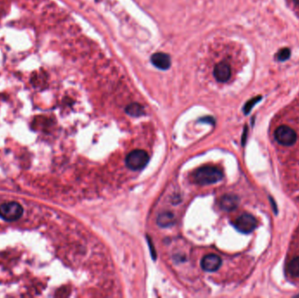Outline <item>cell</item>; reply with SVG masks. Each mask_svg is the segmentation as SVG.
<instances>
[{"label": "cell", "instance_id": "1", "mask_svg": "<svg viewBox=\"0 0 299 298\" xmlns=\"http://www.w3.org/2000/svg\"><path fill=\"white\" fill-rule=\"evenodd\" d=\"M223 178V173L220 169L215 166L207 165L198 169L194 174V180L197 184L201 185L215 184L221 180Z\"/></svg>", "mask_w": 299, "mask_h": 298}, {"label": "cell", "instance_id": "2", "mask_svg": "<svg viewBox=\"0 0 299 298\" xmlns=\"http://www.w3.org/2000/svg\"><path fill=\"white\" fill-rule=\"evenodd\" d=\"M23 212V208L15 201L6 202L0 206V218L8 222L19 220Z\"/></svg>", "mask_w": 299, "mask_h": 298}, {"label": "cell", "instance_id": "3", "mask_svg": "<svg viewBox=\"0 0 299 298\" xmlns=\"http://www.w3.org/2000/svg\"><path fill=\"white\" fill-rule=\"evenodd\" d=\"M149 155L143 149H135L126 157V165L132 171L145 168L149 162Z\"/></svg>", "mask_w": 299, "mask_h": 298}, {"label": "cell", "instance_id": "4", "mask_svg": "<svg viewBox=\"0 0 299 298\" xmlns=\"http://www.w3.org/2000/svg\"><path fill=\"white\" fill-rule=\"evenodd\" d=\"M274 137L276 142L283 146H293L298 139L295 130L287 125H281L276 128Z\"/></svg>", "mask_w": 299, "mask_h": 298}, {"label": "cell", "instance_id": "5", "mask_svg": "<svg viewBox=\"0 0 299 298\" xmlns=\"http://www.w3.org/2000/svg\"><path fill=\"white\" fill-rule=\"evenodd\" d=\"M257 220L254 216L248 213H243L238 217L234 222L235 228L242 234H250L257 227Z\"/></svg>", "mask_w": 299, "mask_h": 298}, {"label": "cell", "instance_id": "6", "mask_svg": "<svg viewBox=\"0 0 299 298\" xmlns=\"http://www.w3.org/2000/svg\"><path fill=\"white\" fill-rule=\"evenodd\" d=\"M213 76L219 83H227L231 77V68L228 63H218L213 69Z\"/></svg>", "mask_w": 299, "mask_h": 298}, {"label": "cell", "instance_id": "7", "mask_svg": "<svg viewBox=\"0 0 299 298\" xmlns=\"http://www.w3.org/2000/svg\"><path fill=\"white\" fill-rule=\"evenodd\" d=\"M201 265V268L205 271L214 272V271L218 270L221 266V259L218 255L210 254V255H206L202 258Z\"/></svg>", "mask_w": 299, "mask_h": 298}, {"label": "cell", "instance_id": "8", "mask_svg": "<svg viewBox=\"0 0 299 298\" xmlns=\"http://www.w3.org/2000/svg\"><path fill=\"white\" fill-rule=\"evenodd\" d=\"M150 61L153 64V66L160 70H167L172 65L171 57L165 53L154 54L150 58Z\"/></svg>", "mask_w": 299, "mask_h": 298}, {"label": "cell", "instance_id": "9", "mask_svg": "<svg viewBox=\"0 0 299 298\" xmlns=\"http://www.w3.org/2000/svg\"><path fill=\"white\" fill-rule=\"evenodd\" d=\"M240 204L239 197L235 194H226L221 197L220 200V208L226 212H232L238 208Z\"/></svg>", "mask_w": 299, "mask_h": 298}, {"label": "cell", "instance_id": "10", "mask_svg": "<svg viewBox=\"0 0 299 298\" xmlns=\"http://www.w3.org/2000/svg\"><path fill=\"white\" fill-rule=\"evenodd\" d=\"M175 222V217L173 215V212H163L159 213L157 216V223L161 228H168L173 226Z\"/></svg>", "mask_w": 299, "mask_h": 298}, {"label": "cell", "instance_id": "11", "mask_svg": "<svg viewBox=\"0 0 299 298\" xmlns=\"http://www.w3.org/2000/svg\"><path fill=\"white\" fill-rule=\"evenodd\" d=\"M126 113L128 115H130L131 117L134 118H138V117H141L145 113V110L144 108L138 104V103H131L130 105L126 107Z\"/></svg>", "mask_w": 299, "mask_h": 298}, {"label": "cell", "instance_id": "12", "mask_svg": "<svg viewBox=\"0 0 299 298\" xmlns=\"http://www.w3.org/2000/svg\"><path fill=\"white\" fill-rule=\"evenodd\" d=\"M288 273L292 277H299V256L291 260L287 265Z\"/></svg>", "mask_w": 299, "mask_h": 298}, {"label": "cell", "instance_id": "13", "mask_svg": "<svg viewBox=\"0 0 299 298\" xmlns=\"http://www.w3.org/2000/svg\"><path fill=\"white\" fill-rule=\"evenodd\" d=\"M262 100V96H256L255 98H252L251 100H249L243 108L244 113L246 115H248L252 109L254 108V106L256 105V103H258Z\"/></svg>", "mask_w": 299, "mask_h": 298}, {"label": "cell", "instance_id": "14", "mask_svg": "<svg viewBox=\"0 0 299 298\" xmlns=\"http://www.w3.org/2000/svg\"><path fill=\"white\" fill-rule=\"evenodd\" d=\"M290 56H291V50L289 48H283L277 53L276 58L280 61H285L290 58Z\"/></svg>", "mask_w": 299, "mask_h": 298}, {"label": "cell", "instance_id": "15", "mask_svg": "<svg viewBox=\"0 0 299 298\" xmlns=\"http://www.w3.org/2000/svg\"><path fill=\"white\" fill-rule=\"evenodd\" d=\"M294 2H295V4H297L298 6H299V0H294Z\"/></svg>", "mask_w": 299, "mask_h": 298}]
</instances>
